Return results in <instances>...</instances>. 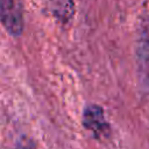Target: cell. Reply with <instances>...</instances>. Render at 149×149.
<instances>
[{"label":"cell","instance_id":"obj_2","mask_svg":"<svg viewBox=\"0 0 149 149\" xmlns=\"http://www.w3.org/2000/svg\"><path fill=\"white\" fill-rule=\"evenodd\" d=\"M83 126L95 136L108 133V123L105 119L104 109L97 104L87 105L83 113Z\"/></svg>","mask_w":149,"mask_h":149},{"label":"cell","instance_id":"obj_4","mask_svg":"<svg viewBox=\"0 0 149 149\" xmlns=\"http://www.w3.org/2000/svg\"><path fill=\"white\" fill-rule=\"evenodd\" d=\"M16 149H35V146L28 136L22 135L16 142Z\"/></svg>","mask_w":149,"mask_h":149},{"label":"cell","instance_id":"obj_3","mask_svg":"<svg viewBox=\"0 0 149 149\" xmlns=\"http://www.w3.org/2000/svg\"><path fill=\"white\" fill-rule=\"evenodd\" d=\"M50 8L55 17L62 22H68L74 13L72 0H50Z\"/></svg>","mask_w":149,"mask_h":149},{"label":"cell","instance_id":"obj_1","mask_svg":"<svg viewBox=\"0 0 149 149\" xmlns=\"http://www.w3.org/2000/svg\"><path fill=\"white\" fill-rule=\"evenodd\" d=\"M1 22L8 34L20 36L23 30V10L21 0H1Z\"/></svg>","mask_w":149,"mask_h":149}]
</instances>
